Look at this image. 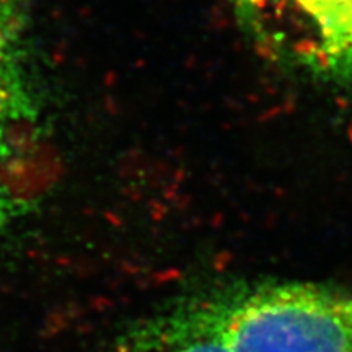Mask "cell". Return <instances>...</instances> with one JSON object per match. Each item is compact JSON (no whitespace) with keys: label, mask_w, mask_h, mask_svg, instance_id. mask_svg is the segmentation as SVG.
Returning <instances> with one entry per match:
<instances>
[{"label":"cell","mask_w":352,"mask_h":352,"mask_svg":"<svg viewBox=\"0 0 352 352\" xmlns=\"http://www.w3.org/2000/svg\"><path fill=\"white\" fill-rule=\"evenodd\" d=\"M232 352H352V294L284 280L215 294Z\"/></svg>","instance_id":"1"},{"label":"cell","mask_w":352,"mask_h":352,"mask_svg":"<svg viewBox=\"0 0 352 352\" xmlns=\"http://www.w3.org/2000/svg\"><path fill=\"white\" fill-rule=\"evenodd\" d=\"M30 0H0V232L43 189L46 131L34 83Z\"/></svg>","instance_id":"2"},{"label":"cell","mask_w":352,"mask_h":352,"mask_svg":"<svg viewBox=\"0 0 352 352\" xmlns=\"http://www.w3.org/2000/svg\"><path fill=\"white\" fill-rule=\"evenodd\" d=\"M271 63L333 85H352V0H227Z\"/></svg>","instance_id":"3"},{"label":"cell","mask_w":352,"mask_h":352,"mask_svg":"<svg viewBox=\"0 0 352 352\" xmlns=\"http://www.w3.org/2000/svg\"><path fill=\"white\" fill-rule=\"evenodd\" d=\"M118 352H232L215 294L186 297L140 318L121 336Z\"/></svg>","instance_id":"4"}]
</instances>
